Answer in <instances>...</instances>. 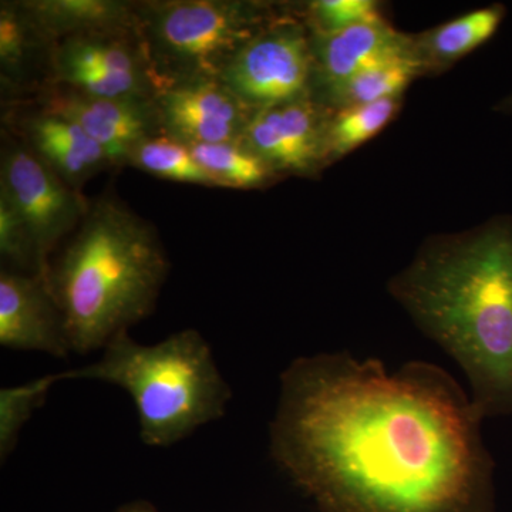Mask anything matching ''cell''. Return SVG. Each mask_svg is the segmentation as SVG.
<instances>
[{
	"label": "cell",
	"instance_id": "cell-1",
	"mask_svg": "<svg viewBox=\"0 0 512 512\" xmlns=\"http://www.w3.org/2000/svg\"><path fill=\"white\" fill-rule=\"evenodd\" d=\"M483 420L434 363L318 353L279 377L269 453L319 512H494Z\"/></svg>",
	"mask_w": 512,
	"mask_h": 512
},
{
	"label": "cell",
	"instance_id": "cell-2",
	"mask_svg": "<svg viewBox=\"0 0 512 512\" xmlns=\"http://www.w3.org/2000/svg\"><path fill=\"white\" fill-rule=\"evenodd\" d=\"M387 292L463 370L481 416H511L512 215L430 235Z\"/></svg>",
	"mask_w": 512,
	"mask_h": 512
},
{
	"label": "cell",
	"instance_id": "cell-3",
	"mask_svg": "<svg viewBox=\"0 0 512 512\" xmlns=\"http://www.w3.org/2000/svg\"><path fill=\"white\" fill-rule=\"evenodd\" d=\"M168 271L153 225L110 195L90 204L47 276L72 352L103 350L150 316Z\"/></svg>",
	"mask_w": 512,
	"mask_h": 512
},
{
	"label": "cell",
	"instance_id": "cell-4",
	"mask_svg": "<svg viewBox=\"0 0 512 512\" xmlns=\"http://www.w3.org/2000/svg\"><path fill=\"white\" fill-rule=\"evenodd\" d=\"M66 380L119 386L133 399L146 446L170 447L227 413L232 390L211 346L198 330L184 329L156 345L121 332L96 363L60 373Z\"/></svg>",
	"mask_w": 512,
	"mask_h": 512
},
{
	"label": "cell",
	"instance_id": "cell-5",
	"mask_svg": "<svg viewBox=\"0 0 512 512\" xmlns=\"http://www.w3.org/2000/svg\"><path fill=\"white\" fill-rule=\"evenodd\" d=\"M284 12L244 0L138 3V30L165 84L220 79L242 46Z\"/></svg>",
	"mask_w": 512,
	"mask_h": 512
},
{
	"label": "cell",
	"instance_id": "cell-6",
	"mask_svg": "<svg viewBox=\"0 0 512 512\" xmlns=\"http://www.w3.org/2000/svg\"><path fill=\"white\" fill-rule=\"evenodd\" d=\"M49 69L52 84L97 99L156 100L165 89L138 29L60 40Z\"/></svg>",
	"mask_w": 512,
	"mask_h": 512
},
{
	"label": "cell",
	"instance_id": "cell-7",
	"mask_svg": "<svg viewBox=\"0 0 512 512\" xmlns=\"http://www.w3.org/2000/svg\"><path fill=\"white\" fill-rule=\"evenodd\" d=\"M311 32L301 13H282L222 70L220 82L252 111L311 96Z\"/></svg>",
	"mask_w": 512,
	"mask_h": 512
},
{
	"label": "cell",
	"instance_id": "cell-8",
	"mask_svg": "<svg viewBox=\"0 0 512 512\" xmlns=\"http://www.w3.org/2000/svg\"><path fill=\"white\" fill-rule=\"evenodd\" d=\"M0 194L8 198L29 229L47 282L49 256L73 229L79 228L90 204L23 141L3 144Z\"/></svg>",
	"mask_w": 512,
	"mask_h": 512
},
{
	"label": "cell",
	"instance_id": "cell-9",
	"mask_svg": "<svg viewBox=\"0 0 512 512\" xmlns=\"http://www.w3.org/2000/svg\"><path fill=\"white\" fill-rule=\"evenodd\" d=\"M330 113L332 110L312 96L255 111L241 143L279 177H316L326 168Z\"/></svg>",
	"mask_w": 512,
	"mask_h": 512
},
{
	"label": "cell",
	"instance_id": "cell-10",
	"mask_svg": "<svg viewBox=\"0 0 512 512\" xmlns=\"http://www.w3.org/2000/svg\"><path fill=\"white\" fill-rule=\"evenodd\" d=\"M156 104L164 134L187 146L241 141L255 113L218 79L171 84Z\"/></svg>",
	"mask_w": 512,
	"mask_h": 512
},
{
	"label": "cell",
	"instance_id": "cell-11",
	"mask_svg": "<svg viewBox=\"0 0 512 512\" xmlns=\"http://www.w3.org/2000/svg\"><path fill=\"white\" fill-rule=\"evenodd\" d=\"M43 97V109L76 123L114 165L127 164L141 141L164 134L156 100L97 99L57 84Z\"/></svg>",
	"mask_w": 512,
	"mask_h": 512
},
{
	"label": "cell",
	"instance_id": "cell-12",
	"mask_svg": "<svg viewBox=\"0 0 512 512\" xmlns=\"http://www.w3.org/2000/svg\"><path fill=\"white\" fill-rule=\"evenodd\" d=\"M0 345L59 359L72 352L62 312L42 276L0 271Z\"/></svg>",
	"mask_w": 512,
	"mask_h": 512
},
{
	"label": "cell",
	"instance_id": "cell-13",
	"mask_svg": "<svg viewBox=\"0 0 512 512\" xmlns=\"http://www.w3.org/2000/svg\"><path fill=\"white\" fill-rule=\"evenodd\" d=\"M311 40V96L318 103L367 67L412 52V37L394 29L384 16L330 35L311 33Z\"/></svg>",
	"mask_w": 512,
	"mask_h": 512
},
{
	"label": "cell",
	"instance_id": "cell-14",
	"mask_svg": "<svg viewBox=\"0 0 512 512\" xmlns=\"http://www.w3.org/2000/svg\"><path fill=\"white\" fill-rule=\"evenodd\" d=\"M25 143L67 184L82 185L104 168L114 165L100 144L72 120L40 109L23 121Z\"/></svg>",
	"mask_w": 512,
	"mask_h": 512
},
{
	"label": "cell",
	"instance_id": "cell-15",
	"mask_svg": "<svg viewBox=\"0 0 512 512\" xmlns=\"http://www.w3.org/2000/svg\"><path fill=\"white\" fill-rule=\"evenodd\" d=\"M507 9L501 3L471 10L466 15L412 37L414 59L421 76L447 72L451 66L487 43L500 29Z\"/></svg>",
	"mask_w": 512,
	"mask_h": 512
},
{
	"label": "cell",
	"instance_id": "cell-16",
	"mask_svg": "<svg viewBox=\"0 0 512 512\" xmlns=\"http://www.w3.org/2000/svg\"><path fill=\"white\" fill-rule=\"evenodd\" d=\"M20 5L53 45L67 37L138 29L136 3L123 0H26Z\"/></svg>",
	"mask_w": 512,
	"mask_h": 512
},
{
	"label": "cell",
	"instance_id": "cell-17",
	"mask_svg": "<svg viewBox=\"0 0 512 512\" xmlns=\"http://www.w3.org/2000/svg\"><path fill=\"white\" fill-rule=\"evenodd\" d=\"M420 76V66L412 49V52L390 57L355 74L332 90L320 104L330 110H339L403 97L407 87Z\"/></svg>",
	"mask_w": 512,
	"mask_h": 512
},
{
	"label": "cell",
	"instance_id": "cell-18",
	"mask_svg": "<svg viewBox=\"0 0 512 512\" xmlns=\"http://www.w3.org/2000/svg\"><path fill=\"white\" fill-rule=\"evenodd\" d=\"M403 97L332 110L326 128V167L379 136L402 110Z\"/></svg>",
	"mask_w": 512,
	"mask_h": 512
},
{
	"label": "cell",
	"instance_id": "cell-19",
	"mask_svg": "<svg viewBox=\"0 0 512 512\" xmlns=\"http://www.w3.org/2000/svg\"><path fill=\"white\" fill-rule=\"evenodd\" d=\"M215 187L258 190L274 184L279 175L241 141L188 146Z\"/></svg>",
	"mask_w": 512,
	"mask_h": 512
},
{
	"label": "cell",
	"instance_id": "cell-20",
	"mask_svg": "<svg viewBox=\"0 0 512 512\" xmlns=\"http://www.w3.org/2000/svg\"><path fill=\"white\" fill-rule=\"evenodd\" d=\"M53 43L28 15L20 2L0 6V67L6 82L18 84L29 74L35 57L52 50Z\"/></svg>",
	"mask_w": 512,
	"mask_h": 512
},
{
	"label": "cell",
	"instance_id": "cell-21",
	"mask_svg": "<svg viewBox=\"0 0 512 512\" xmlns=\"http://www.w3.org/2000/svg\"><path fill=\"white\" fill-rule=\"evenodd\" d=\"M127 164L163 180L215 187L210 175L195 161L191 148L168 134L141 141L131 151Z\"/></svg>",
	"mask_w": 512,
	"mask_h": 512
},
{
	"label": "cell",
	"instance_id": "cell-22",
	"mask_svg": "<svg viewBox=\"0 0 512 512\" xmlns=\"http://www.w3.org/2000/svg\"><path fill=\"white\" fill-rule=\"evenodd\" d=\"M60 382L62 376L56 373L0 390V460L5 461L12 454L23 426L45 403L52 386Z\"/></svg>",
	"mask_w": 512,
	"mask_h": 512
},
{
	"label": "cell",
	"instance_id": "cell-23",
	"mask_svg": "<svg viewBox=\"0 0 512 512\" xmlns=\"http://www.w3.org/2000/svg\"><path fill=\"white\" fill-rule=\"evenodd\" d=\"M299 13L312 35H330L383 18L382 3L375 0H313Z\"/></svg>",
	"mask_w": 512,
	"mask_h": 512
},
{
	"label": "cell",
	"instance_id": "cell-24",
	"mask_svg": "<svg viewBox=\"0 0 512 512\" xmlns=\"http://www.w3.org/2000/svg\"><path fill=\"white\" fill-rule=\"evenodd\" d=\"M0 254L8 264L40 276L35 242L8 198L0 194Z\"/></svg>",
	"mask_w": 512,
	"mask_h": 512
},
{
	"label": "cell",
	"instance_id": "cell-25",
	"mask_svg": "<svg viewBox=\"0 0 512 512\" xmlns=\"http://www.w3.org/2000/svg\"><path fill=\"white\" fill-rule=\"evenodd\" d=\"M116 512H160L154 505L147 503V501H133L120 507Z\"/></svg>",
	"mask_w": 512,
	"mask_h": 512
},
{
	"label": "cell",
	"instance_id": "cell-26",
	"mask_svg": "<svg viewBox=\"0 0 512 512\" xmlns=\"http://www.w3.org/2000/svg\"><path fill=\"white\" fill-rule=\"evenodd\" d=\"M495 110L501 111V113H512V93L510 96L505 97L501 103H498Z\"/></svg>",
	"mask_w": 512,
	"mask_h": 512
}]
</instances>
